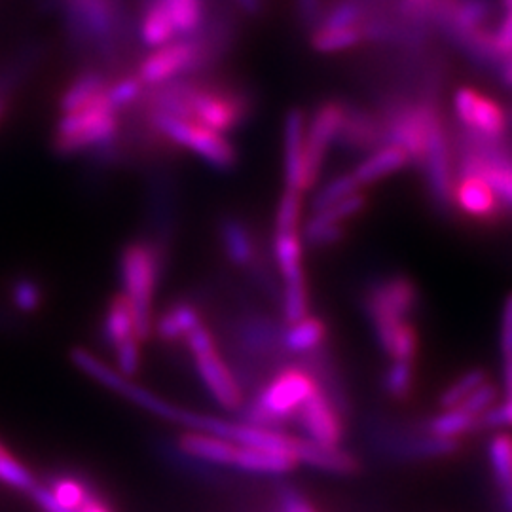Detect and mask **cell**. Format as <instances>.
I'll return each mask as SVG.
<instances>
[{
    "label": "cell",
    "instance_id": "cell-1",
    "mask_svg": "<svg viewBox=\"0 0 512 512\" xmlns=\"http://www.w3.org/2000/svg\"><path fill=\"white\" fill-rule=\"evenodd\" d=\"M63 29L78 54L93 65L114 71L128 54L135 37V19L128 0H55Z\"/></svg>",
    "mask_w": 512,
    "mask_h": 512
},
{
    "label": "cell",
    "instance_id": "cell-2",
    "mask_svg": "<svg viewBox=\"0 0 512 512\" xmlns=\"http://www.w3.org/2000/svg\"><path fill=\"white\" fill-rule=\"evenodd\" d=\"M186 116L184 120L202 124L219 133L243 128L255 116V93L245 86L207 76H186Z\"/></svg>",
    "mask_w": 512,
    "mask_h": 512
},
{
    "label": "cell",
    "instance_id": "cell-3",
    "mask_svg": "<svg viewBox=\"0 0 512 512\" xmlns=\"http://www.w3.org/2000/svg\"><path fill=\"white\" fill-rule=\"evenodd\" d=\"M139 116L162 145L190 150L203 164L222 173L232 171L238 165V150L224 133L169 114L139 110Z\"/></svg>",
    "mask_w": 512,
    "mask_h": 512
},
{
    "label": "cell",
    "instance_id": "cell-4",
    "mask_svg": "<svg viewBox=\"0 0 512 512\" xmlns=\"http://www.w3.org/2000/svg\"><path fill=\"white\" fill-rule=\"evenodd\" d=\"M162 258L154 243L133 241L120 255L122 294L135 317V330L141 342L154 334V296L160 279Z\"/></svg>",
    "mask_w": 512,
    "mask_h": 512
},
{
    "label": "cell",
    "instance_id": "cell-5",
    "mask_svg": "<svg viewBox=\"0 0 512 512\" xmlns=\"http://www.w3.org/2000/svg\"><path fill=\"white\" fill-rule=\"evenodd\" d=\"M319 389V382L308 366H283L245 406V421L279 429L285 421L296 418L302 404Z\"/></svg>",
    "mask_w": 512,
    "mask_h": 512
},
{
    "label": "cell",
    "instance_id": "cell-6",
    "mask_svg": "<svg viewBox=\"0 0 512 512\" xmlns=\"http://www.w3.org/2000/svg\"><path fill=\"white\" fill-rule=\"evenodd\" d=\"M107 93V92H105ZM124 114L112 109L103 95L84 109L61 114L54 129V147L61 156L90 154L95 148L103 147L124 129Z\"/></svg>",
    "mask_w": 512,
    "mask_h": 512
},
{
    "label": "cell",
    "instance_id": "cell-7",
    "mask_svg": "<svg viewBox=\"0 0 512 512\" xmlns=\"http://www.w3.org/2000/svg\"><path fill=\"white\" fill-rule=\"evenodd\" d=\"M420 291L403 274L387 275L370 285L365 294V310L378 346L387 351L395 332L408 323L418 310Z\"/></svg>",
    "mask_w": 512,
    "mask_h": 512
},
{
    "label": "cell",
    "instance_id": "cell-8",
    "mask_svg": "<svg viewBox=\"0 0 512 512\" xmlns=\"http://www.w3.org/2000/svg\"><path fill=\"white\" fill-rule=\"evenodd\" d=\"M186 344L211 397L226 410H241L245 406L243 387L220 355L213 332L205 325H200L186 336Z\"/></svg>",
    "mask_w": 512,
    "mask_h": 512
},
{
    "label": "cell",
    "instance_id": "cell-9",
    "mask_svg": "<svg viewBox=\"0 0 512 512\" xmlns=\"http://www.w3.org/2000/svg\"><path fill=\"white\" fill-rule=\"evenodd\" d=\"M344 109H346L344 99H325L313 109L306 120L304 164H306V177H308L310 190L321 181L323 167L327 164L330 150L336 147Z\"/></svg>",
    "mask_w": 512,
    "mask_h": 512
},
{
    "label": "cell",
    "instance_id": "cell-10",
    "mask_svg": "<svg viewBox=\"0 0 512 512\" xmlns=\"http://www.w3.org/2000/svg\"><path fill=\"white\" fill-rule=\"evenodd\" d=\"M452 109L467 137L480 141H501L507 133V112L490 95L476 88H458L452 99Z\"/></svg>",
    "mask_w": 512,
    "mask_h": 512
},
{
    "label": "cell",
    "instance_id": "cell-11",
    "mask_svg": "<svg viewBox=\"0 0 512 512\" xmlns=\"http://www.w3.org/2000/svg\"><path fill=\"white\" fill-rule=\"evenodd\" d=\"M196 42L194 38H175L162 48L150 50L137 65L135 74L145 88H156L175 78L192 76L196 69Z\"/></svg>",
    "mask_w": 512,
    "mask_h": 512
},
{
    "label": "cell",
    "instance_id": "cell-12",
    "mask_svg": "<svg viewBox=\"0 0 512 512\" xmlns=\"http://www.w3.org/2000/svg\"><path fill=\"white\" fill-rule=\"evenodd\" d=\"M423 177L427 184L429 198L440 209H450L452 207V190H454V181H456V162H454V152L450 147L448 131L446 124H440L439 128L433 131L425 154L420 160Z\"/></svg>",
    "mask_w": 512,
    "mask_h": 512
},
{
    "label": "cell",
    "instance_id": "cell-13",
    "mask_svg": "<svg viewBox=\"0 0 512 512\" xmlns=\"http://www.w3.org/2000/svg\"><path fill=\"white\" fill-rule=\"evenodd\" d=\"M452 207L482 226L497 224L505 213V205L497 198L492 186L473 173H456Z\"/></svg>",
    "mask_w": 512,
    "mask_h": 512
},
{
    "label": "cell",
    "instance_id": "cell-14",
    "mask_svg": "<svg viewBox=\"0 0 512 512\" xmlns=\"http://www.w3.org/2000/svg\"><path fill=\"white\" fill-rule=\"evenodd\" d=\"M342 412L344 410L319 387L296 414L304 431V439L327 446H340L346 429Z\"/></svg>",
    "mask_w": 512,
    "mask_h": 512
},
{
    "label": "cell",
    "instance_id": "cell-15",
    "mask_svg": "<svg viewBox=\"0 0 512 512\" xmlns=\"http://www.w3.org/2000/svg\"><path fill=\"white\" fill-rule=\"evenodd\" d=\"M384 145V129L376 110L346 101L336 147L348 154L366 156Z\"/></svg>",
    "mask_w": 512,
    "mask_h": 512
},
{
    "label": "cell",
    "instance_id": "cell-16",
    "mask_svg": "<svg viewBox=\"0 0 512 512\" xmlns=\"http://www.w3.org/2000/svg\"><path fill=\"white\" fill-rule=\"evenodd\" d=\"M308 114L302 109H291L283 120V179L285 188L308 192V177L304 164V139H306Z\"/></svg>",
    "mask_w": 512,
    "mask_h": 512
},
{
    "label": "cell",
    "instance_id": "cell-17",
    "mask_svg": "<svg viewBox=\"0 0 512 512\" xmlns=\"http://www.w3.org/2000/svg\"><path fill=\"white\" fill-rule=\"evenodd\" d=\"M112 73L99 65H86L80 73L69 80V84L59 93L57 109L61 114L84 109L101 99L112 82Z\"/></svg>",
    "mask_w": 512,
    "mask_h": 512
},
{
    "label": "cell",
    "instance_id": "cell-18",
    "mask_svg": "<svg viewBox=\"0 0 512 512\" xmlns=\"http://www.w3.org/2000/svg\"><path fill=\"white\" fill-rule=\"evenodd\" d=\"M293 456L298 465H308L323 473L353 475L355 471H359L357 458L342 446L317 444L304 437H294Z\"/></svg>",
    "mask_w": 512,
    "mask_h": 512
},
{
    "label": "cell",
    "instance_id": "cell-19",
    "mask_svg": "<svg viewBox=\"0 0 512 512\" xmlns=\"http://www.w3.org/2000/svg\"><path fill=\"white\" fill-rule=\"evenodd\" d=\"M135 37L147 50L162 48L175 38H179L162 0H139Z\"/></svg>",
    "mask_w": 512,
    "mask_h": 512
},
{
    "label": "cell",
    "instance_id": "cell-20",
    "mask_svg": "<svg viewBox=\"0 0 512 512\" xmlns=\"http://www.w3.org/2000/svg\"><path fill=\"white\" fill-rule=\"evenodd\" d=\"M179 450L186 458L196 459L205 465L234 467L239 446L217 435L186 429V433L179 437Z\"/></svg>",
    "mask_w": 512,
    "mask_h": 512
},
{
    "label": "cell",
    "instance_id": "cell-21",
    "mask_svg": "<svg viewBox=\"0 0 512 512\" xmlns=\"http://www.w3.org/2000/svg\"><path fill=\"white\" fill-rule=\"evenodd\" d=\"M410 164H412V160L403 148L395 147V145H382L361 158V162L353 169V175H355L359 186L365 190L366 186L380 183L387 177L403 171Z\"/></svg>",
    "mask_w": 512,
    "mask_h": 512
},
{
    "label": "cell",
    "instance_id": "cell-22",
    "mask_svg": "<svg viewBox=\"0 0 512 512\" xmlns=\"http://www.w3.org/2000/svg\"><path fill=\"white\" fill-rule=\"evenodd\" d=\"M274 258L283 287L308 285L304 274V239L300 230L275 232Z\"/></svg>",
    "mask_w": 512,
    "mask_h": 512
},
{
    "label": "cell",
    "instance_id": "cell-23",
    "mask_svg": "<svg viewBox=\"0 0 512 512\" xmlns=\"http://www.w3.org/2000/svg\"><path fill=\"white\" fill-rule=\"evenodd\" d=\"M488 461L494 480L499 512L511 511L512 437L497 433L488 446Z\"/></svg>",
    "mask_w": 512,
    "mask_h": 512
},
{
    "label": "cell",
    "instance_id": "cell-24",
    "mask_svg": "<svg viewBox=\"0 0 512 512\" xmlns=\"http://www.w3.org/2000/svg\"><path fill=\"white\" fill-rule=\"evenodd\" d=\"M234 467L253 475H285L298 467L293 452L289 450H268V448H241L234 461Z\"/></svg>",
    "mask_w": 512,
    "mask_h": 512
},
{
    "label": "cell",
    "instance_id": "cell-25",
    "mask_svg": "<svg viewBox=\"0 0 512 512\" xmlns=\"http://www.w3.org/2000/svg\"><path fill=\"white\" fill-rule=\"evenodd\" d=\"M220 241H222V249L230 258V262H234L239 268H247L255 262V238L243 220L236 219V217L222 220L220 222Z\"/></svg>",
    "mask_w": 512,
    "mask_h": 512
},
{
    "label": "cell",
    "instance_id": "cell-26",
    "mask_svg": "<svg viewBox=\"0 0 512 512\" xmlns=\"http://www.w3.org/2000/svg\"><path fill=\"white\" fill-rule=\"evenodd\" d=\"M327 338V325L321 317L315 315H306L294 323H289V327L283 330L281 334V344L283 349L298 353V355H308L323 346Z\"/></svg>",
    "mask_w": 512,
    "mask_h": 512
},
{
    "label": "cell",
    "instance_id": "cell-27",
    "mask_svg": "<svg viewBox=\"0 0 512 512\" xmlns=\"http://www.w3.org/2000/svg\"><path fill=\"white\" fill-rule=\"evenodd\" d=\"M281 334L270 319L264 317H249L238 327L239 346L245 353L251 355H270L277 349L283 348Z\"/></svg>",
    "mask_w": 512,
    "mask_h": 512
},
{
    "label": "cell",
    "instance_id": "cell-28",
    "mask_svg": "<svg viewBox=\"0 0 512 512\" xmlns=\"http://www.w3.org/2000/svg\"><path fill=\"white\" fill-rule=\"evenodd\" d=\"M200 325L203 323L198 308L188 302H179L154 319V334L165 342L186 340V336Z\"/></svg>",
    "mask_w": 512,
    "mask_h": 512
},
{
    "label": "cell",
    "instance_id": "cell-29",
    "mask_svg": "<svg viewBox=\"0 0 512 512\" xmlns=\"http://www.w3.org/2000/svg\"><path fill=\"white\" fill-rule=\"evenodd\" d=\"M103 334L112 349L122 346L131 338H137L135 317L124 294H114L103 319Z\"/></svg>",
    "mask_w": 512,
    "mask_h": 512
},
{
    "label": "cell",
    "instance_id": "cell-30",
    "mask_svg": "<svg viewBox=\"0 0 512 512\" xmlns=\"http://www.w3.org/2000/svg\"><path fill=\"white\" fill-rule=\"evenodd\" d=\"M365 44L363 25L357 27H319L310 33V46L317 54H342Z\"/></svg>",
    "mask_w": 512,
    "mask_h": 512
},
{
    "label": "cell",
    "instance_id": "cell-31",
    "mask_svg": "<svg viewBox=\"0 0 512 512\" xmlns=\"http://www.w3.org/2000/svg\"><path fill=\"white\" fill-rule=\"evenodd\" d=\"M175 25L177 37H194L202 29L211 0H162Z\"/></svg>",
    "mask_w": 512,
    "mask_h": 512
},
{
    "label": "cell",
    "instance_id": "cell-32",
    "mask_svg": "<svg viewBox=\"0 0 512 512\" xmlns=\"http://www.w3.org/2000/svg\"><path fill=\"white\" fill-rule=\"evenodd\" d=\"M423 429L437 437L461 440V437L475 433L478 429V418L459 410V408H450V410H442L431 420L425 421Z\"/></svg>",
    "mask_w": 512,
    "mask_h": 512
},
{
    "label": "cell",
    "instance_id": "cell-33",
    "mask_svg": "<svg viewBox=\"0 0 512 512\" xmlns=\"http://www.w3.org/2000/svg\"><path fill=\"white\" fill-rule=\"evenodd\" d=\"M145 90L147 88L143 86V82L139 80L137 74H122L118 78H112L105 97L112 109H116L126 116L128 110L135 109L141 103Z\"/></svg>",
    "mask_w": 512,
    "mask_h": 512
},
{
    "label": "cell",
    "instance_id": "cell-34",
    "mask_svg": "<svg viewBox=\"0 0 512 512\" xmlns=\"http://www.w3.org/2000/svg\"><path fill=\"white\" fill-rule=\"evenodd\" d=\"M359 190H363V188L357 183L353 171L334 175L330 181L321 184L319 190L315 192V196L311 200V211L329 209L332 205L342 202L344 198H348V196L359 192Z\"/></svg>",
    "mask_w": 512,
    "mask_h": 512
},
{
    "label": "cell",
    "instance_id": "cell-35",
    "mask_svg": "<svg viewBox=\"0 0 512 512\" xmlns=\"http://www.w3.org/2000/svg\"><path fill=\"white\" fill-rule=\"evenodd\" d=\"M488 382V376L484 370L473 368L467 370L463 374H459L458 378L452 384L446 385L444 391L440 393L439 404L440 410H450V408H458L459 404L465 403L480 385Z\"/></svg>",
    "mask_w": 512,
    "mask_h": 512
},
{
    "label": "cell",
    "instance_id": "cell-36",
    "mask_svg": "<svg viewBox=\"0 0 512 512\" xmlns=\"http://www.w3.org/2000/svg\"><path fill=\"white\" fill-rule=\"evenodd\" d=\"M346 234V224L330 219L325 213H311L310 219L302 230V239L313 247H329L342 241Z\"/></svg>",
    "mask_w": 512,
    "mask_h": 512
},
{
    "label": "cell",
    "instance_id": "cell-37",
    "mask_svg": "<svg viewBox=\"0 0 512 512\" xmlns=\"http://www.w3.org/2000/svg\"><path fill=\"white\" fill-rule=\"evenodd\" d=\"M416 380L414 361H391L384 374V391L393 401H406Z\"/></svg>",
    "mask_w": 512,
    "mask_h": 512
},
{
    "label": "cell",
    "instance_id": "cell-38",
    "mask_svg": "<svg viewBox=\"0 0 512 512\" xmlns=\"http://www.w3.org/2000/svg\"><path fill=\"white\" fill-rule=\"evenodd\" d=\"M46 488L61 507L71 511H78L92 495V490L76 476H55Z\"/></svg>",
    "mask_w": 512,
    "mask_h": 512
},
{
    "label": "cell",
    "instance_id": "cell-39",
    "mask_svg": "<svg viewBox=\"0 0 512 512\" xmlns=\"http://www.w3.org/2000/svg\"><path fill=\"white\" fill-rule=\"evenodd\" d=\"M0 482L12 490L27 492V494H31V490L38 484L31 469L21 459L16 458L10 450H4L0 454Z\"/></svg>",
    "mask_w": 512,
    "mask_h": 512
},
{
    "label": "cell",
    "instance_id": "cell-40",
    "mask_svg": "<svg viewBox=\"0 0 512 512\" xmlns=\"http://www.w3.org/2000/svg\"><path fill=\"white\" fill-rule=\"evenodd\" d=\"M302 215H304V194L298 190L285 188L275 211V232L300 230Z\"/></svg>",
    "mask_w": 512,
    "mask_h": 512
},
{
    "label": "cell",
    "instance_id": "cell-41",
    "mask_svg": "<svg viewBox=\"0 0 512 512\" xmlns=\"http://www.w3.org/2000/svg\"><path fill=\"white\" fill-rule=\"evenodd\" d=\"M10 298L21 313H35L44 302V291L33 277H19L12 283Z\"/></svg>",
    "mask_w": 512,
    "mask_h": 512
},
{
    "label": "cell",
    "instance_id": "cell-42",
    "mask_svg": "<svg viewBox=\"0 0 512 512\" xmlns=\"http://www.w3.org/2000/svg\"><path fill=\"white\" fill-rule=\"evenodd\" d=\"M329 0H294V14L298 25L308 31V35L313 33L321 19L325 16Z\"/></svg>",
    "mask_w": 512,
    "mask_h": 512
},
{
    "label": "cell",
    "instance_id": "cell-43",
    "mask_svg": "<svg viewBox=\"0 0 512 512\" xmlns=\"http://www.w3.org/2000/svg\"><path fill=\"white\" fill-rule=\"evenodd\" d=\"M437 0H395L391 12L403 21L416 23V25H427V16Z\"/></svg>",
    "mask_w": 512,
    "mask_h": 512
},
{
    "label": "cell",
    "instance_id": "cell-44",
    "mask_svg": "<svg viewBox=\"0 0 512 512\" xmlns=\"http://www.w3.org/2000/svg\"><path fill=\"white\" fill-rule=\"evenodd\" d=\"M114 357H116L118 372H122L128 378H135L141 368V340L131 338L128 342H124L122 346L114 349Z\"/></svg>",
    "mask_w": 512,
    "mask_h": 512
},
{
    "label": "cell",
    "instance_id": "cell-45",
    "mask_svg": "<svg viewBox=\"0 0 512 512\" xmlns=\"http://www.w3.org/2000/svg\"><path fill=\"white\" fill-rule=\"evenodd\" d=\"M501 427H512V399H507L505 403L494 404L478 420V429H501Z\"/></svg>",
    "mask_w": 512,
    "mask_h": 512
},
{
    "label": "cell",
    "instance_id": "cell-46",
    "mask_svg": "<svg viewBox=\"0 0 512 512\" xmlns=\"http://www.w3.org/2000/svg\"><path fill=\"white\" fill-rule=\"evenodd\" d=\"M501 357L503 366H512V293L507 296L501 315Z\"/></svg>",
    "mask_w": 512,
    "mask_h": 512
},
{
    "label": "cell",
    "instance_id": "cell-47",
    "mask_svg": "<svg viewBox=\"0 0 512 512\" xmlns=\"http://www.w3.org/2000/svg\"><path fill=\"white\" fill-rule=\"evenodd\" d=\"M279 512H317V509L294 488H283L279 492Z\"/></svg>",
    "mask_w": 512,
    "mask_h": 512
},
{
    "label": "cell",
    "instance_id": "cell-48",
    "mask_svg": "<svg viewBox=\"0 0 512 512\" xmlns=\"http://www.w3.org/2000/svg\"><path fill=\"white\" fill-rule=\"evenodd\" d=\"M31 497H33V501H35L38 507L44 512H78L61 507L44 484H37V486L31 490Z\"/></svg>",
    "mask_w": 512,
    "mask_h": 512
},
{
    "label": "cell",
    "instance_id": "cell-49",
    "mask_svg": "<svg viewBox=\"0 0 512 512\" xmlns=\"http://www.w3.org/2000/svg\"><path fill=\"white\" fill-rule=\"evenodd\" d=\"M78 512H112L105 501H101L97 495L93 494L86 499V503L78 509Z\"/></svg>",
    "mask_w": 512,
    "mask_h": 512
},
{
    "label": "cell",
    "instance_id": "cell-50",
    "mask_svg": "<svg viewBox=\"0 0 512 512\" xmlns=\"http://www.w3.org/2000/svg\"><path fill=\"white\" fill-rule=\"evenodd\" d=\"M503 82L509 86V88H512V57L509 59V61H505L503 63Z\"/></svg>",
    "mask_w": 512,
    "mask_h": 512
},
{
    "label": "cell",
    "instance_id": "cell-51",
    "mask_svg": "<svg viewBox=\"0 0 512 512\" xmlns=\"http://www.w3.org/2000/svg\"><path fill=\"white\" fill-rule=\"evenodd\" d=\"M6 109H8V101H6V92H4V88H0V124L4 122V114H6Z\"/></svg>",
    "mask_w": 512,
    "mask_h": 512
},
{
    "label": "cell",
    "instance_id": "cell-52",
    "mask_svg": "<svg viewBox=\"0 0 512 512\" xmlns=\"http://www.w3.org/2000/svg\"><path fill=\"white\" fill-rule=\"evenodd\" d=\"M501 4H503V8H509L512 6V0H501Z\"/></svg>",
    "mask_w": 512,
    "mask_h": 512
},
{
    "label": "cell",
    "instance_id": "cell-53",
    "mask_svg": "<svg viewBox=\"0 0 512 512\" xmlns=\"http://www.w3.org/2000/svg\"><path fill=\"white\" fill-rule=\"evenodd\" d=\"M4 450H8V446H6V444H4V442H2V440H0V454H2V452H4Z\"/></svg>",
    "mask_w": 512,
    "mask_h": 512
},
{
    "label": "cell",
    "instance_id": "cell-54",
    "mask_svg": "<svg viewBox=\"0 0 512 512\" xmlns=\"http://www.w3.org/2000/svg\"><path fill=\"white\" fill-rule=\"evenodd\" d=\"M511 511H512V480H511Z\"/></svg>",
    "mask_w": 512,
    "mask_h": 512
},
{
    "label": "cell",
    "instance_id": "cell-55",
    "mask_svg": "<svg viewBox=\"0 0 512 512\" xmlns=\"http://www.w3.org/2000/svg\"><path fill=\"white\" fill-rule=\"evenodd\" d=\"M511 120H512V112H511Z\"/></svg>",
    "mask_w": 512,
    "mask_h": 512
}]
</instances>
